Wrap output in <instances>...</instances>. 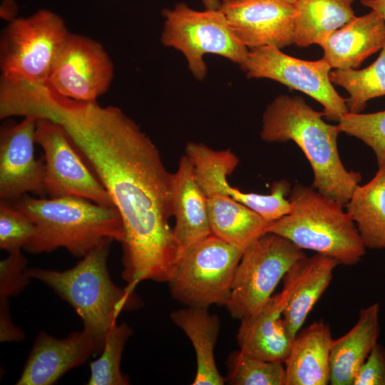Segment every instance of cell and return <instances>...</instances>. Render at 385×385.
<instances>
[{
	"mask_svg": "<svg viewBox=\"0 0 385 385\" xmlns=\"http://www.w3.org/2000/svg\"><path fill=\"white\" fill-rule=\"evenodd\" d=\"M329 325L316 322L294 337L284 364L285 385L329 384L333 342Z\"/></svg>",
	"mask_w": 385,
	"mask_h": 385,
	"instance_id": "d6986e66",
	"label": "cell"
},
{
	"mask_svg": "<svg viewBox=\"0 0 385 385\" xmlns=\"http://www.w3.org/2000/svg\"><path fill=\"white\" fill-rule=\"evenodd\" d=\"M306 256L289 240L266 232L243 252L234 277L226 307L242 319L257 314L272 296L291 267Z\"/></svg>",
	"mask_w": 385,
	"mask_h": 385,
	"instance_id": "9c48e42d",
	"label": "cell"
},
{
	"mask_svg": "<svg viewBox=\"0 0 385 385\" xmlns=\"http://www.w3.org/2000/svg\"><path fill=\"white\" fill-rule=\"evenodd\" d=\"M207 200L212 235L233 247L245 252L267 232L270 223L231 197L213 193Z\"/></svg>",
	"mask_w": 385,
	"mask_h": 385,
	"instance_id": "603a6c76",
	"label": "cell"
},
{
	"mask_svg": "<svg viewBox=\"0 0 385 385\" xmlns=\"http://www.w3.org/2000/svg\"><path fill=\"white\" fill-rule=\"evenodd\" d=\"M361 3L377 11L385 21V0H361Z\"/></svg>",
	"mask_w": 385,
	"mask_h": 385,
	"instance_id": "d6a6232c",
	"label": "cell"
},
{
	"mask_svg": "<svg viewBox=\"0 0 385 385\" xmlns=\"http://www.w3.org/2000/svg\"><path fill=\"white\" fill-rule=\"evenodd\" d=\"M299 96L280 95L262 115L260 137L268 143H295L308 160L314 175L312 187L343 205L361 180L359 172L348 170L340 158L338 125L327 123Z\"/></svg>",
	"mask_w": 385,
	"mask_h": 385,
	"instance_id": "7a4b0ae2",
	"label": "cell"
},
{
	"mask_svg": "<svg viewBox=\"0 0 385 385\" xmlns=\"http://www.w3.org/2000/svg\"><path fill=\"white\" fill-rule=\"evenodd\" d=\"M353 385H385V347L376 344L359 369Z\"/></svg>",
	"mask_w": 385,
	"mask_h": 385,
	"instance_id": "1f68e13d",
	"label": "cell"
},
{
	"mask_svg": "<svg viewBox=\"0 0 385 385\" xmlns=\"http://www.w3.org/2000/svg\"><path fill=\"white\" fill-rule=\"evenodd\" d=\"M220 9L248 49L294 43V6L282 0H229Z\"/></svg>",
	"mask_w": 385,
	"mask_h": 385,
	"instance_id": "5bb4252c",
	"label": "cell"
},
{
	"mask_svg": "<svg viewBox=\"0 0 385 385\" xmlns=\"http://www.w3.org/2000/svg\"><path fill=\"white\" fill-rule=\"evenodd\" d=\"M355 0H297L294 6V43L319 45L356 16Z\"/></svg>",
	"mask_w": 385,
	"mask_h": 385,
	"instance_id": "cb8c5ba5",
	"label": "cell"
},
{
	"mask_svg": "<svg viewBox=\"0 0 385 385\" xmlns=\"http://www.w3.org/2000/svg\"><path fill=\"white\" fill-rule=\"evenodd\" d=\"M37 120L26 115L19 123L1 128V201L15 203L27 192L46 195L44 160L34 155Z\"/></svg>",
	"mask_w": 385,
	"mask_h": 385,
	"instance_id": "4fadbf2b",
	"label": "cell"
},
{
	"mask_svg": "<svg viewBox=\"0 0 385 385\" xmlns=\"http://www.w3.org/2000/svg\"><path fill=\"white\" fill-rule=\"evenodd\" d=\"M243 252L213 235L183 249L168 282L173 297L187 307L226 305Z\"/></svg>",
	"mask_w": 385,
	"mask_h": 385,
	"instance_id": "52a82bcc",
	"label": "cell"
},
{
	"mask_svg": "<svg viewBox=\"0 0 385 385\" xmlns=\"http://www.w3.org/2000/svg\"><path fill=\"white\" fill-rule=\"evenodd\" d=\"M33 221L11 203L0 202V248L8 252L21 250L34 237Z\"/></svg>",
	"mask_w": 385,
	"mask_h": 385,
	"instance_id": "4dcf8cb0",
	"label": "cell"
},
{
	"mask_svg": "<svg viewBox=\"0 0 385 385\" xmlns=\"http://www.w3.org/2000/svg\"><path fill=\"white\" fill-rule=\"evenodd\" d=\"M339 264L334 259L316 254L296 262L297 280L282 318L289 337L294 340L309 313L329 287L333 272Z\"/></svg>",
	"mask_w": 385,
	"mask_h": 385,
	"instance_id": "44dd1931",
	"label": "cell"
},
{
	"mask_svg": "<svg viewBox=\"0 0 385 385\" xmlns=\"http://www.w3.org/2000/svg\"><path fill=\"white\" fill-rule=\"evenodd\" d=\"M379 304L360 309L354 326L333 340L329 357L331 385H353L355 376L372 349L380 332Z\"/></svg>",
	"mask_w": 385,
	"mask_h": 385,
	"instance_id": "ffe728a7",
	"label": "cell"
},
{
	"mask_svg": "<svg viewBox=\"0 0 385 385\" xmlns=\"http://www.w3.org/2000/svg\"><path fill=\"white\" fill-rule=\"evenodd\" d=\"M113 75V61L100 43L71 33L46 86L61 97L95 102L108 90Z\"/></svg>",
	"mask_w": 385,
	"mask_h": 385,
	"instance_id": "7c38bea8",
	"label": "cell"
},
{
	"mask_svg": "<svg viewBox=\"0 0 385 385\" xmlns=\"http://www.w3.org/2000/svg\"><path fill=\"white\" fill-rule=\"evenodd\" d=\"M111 242L96 247L65 271L32 268L26 272L72 306L83 322V329L103 342L122 311L139 308L142 304L135 292L111 280L107 265Z\"/></svg>",
	"mask_w": 385,
	"mask_h": 385,
	"instance_id": "277c9868",
	"label": "cell"
},
{
	"mask_svg": "<svg viewBox=\"0 0 385 385\" xmlns=\"http://www.w3.org/2000/svg\"><path fill=\"white\" fill-rule=\"evenodd\" d=\"M163 16L162 44L181 52L197 80L206 76L207 54L218 55L239 66L247 56L249 49L235 36L220 8L197 11L178 3L164 10Z\"/></svg>",
	"mask_w": 385,
	"mask_h": 385,
	"instance_id": "ba28073f",
	"label": "cell"
},
{
	"mask_svg": "<svg viewBox=\"0 0 385 385\" xmlns=\"http://www.w3.org/2000/svg\"><path fill=\"white\" fill-rule=\"evenodd\" d=\"M0 262V342H21L24 332L12 322L9 299L24 290L31 279L27 274V261L21 250L8 252Z\"/></svg>",
	"mask_w": 385,
	"mask_h": 385,
	"instance_id": "4316f807",
	"label": "cell"
},
{
	"mask_svg": "<svg viewBox=\"0 0 385 385\" xmlns=\"http://www.w3.org/2000/svg\"><path fill=\"white\" fill-rule=\"evenodd\" d=\"M34 223V237L24 247L31 253L59 247L83 257L106 242L123 238V225L115 206L74 196L35 198L24 195L14 204Z\"/></svg>",
	"mask_w": 385,
	"mask_h": 385,
	"instance_id": "3957f363",
	"label": "cell"
},
{
	"mask_svg": "<svg viewBox=\"0 0 385 385\" xmlns=\"http://www.w3.org/2000/svg\"><path fill=\"white\" fill-rule=\"evenodd\" d=\"M51 119L65 129L121 217L122 277L135 291L144 280L168 282L180 252L169 220L173 173L150 138L114 106L64 99Z\"/></svg>",
	"mask_w": 385,
	"mask_h": 385,
	"instance_id": "6da1fadb",
	"label": "cell"
},
{
	"mask_svg": "<svg viewBox=\"0 0 385 385\" xmlns=\"http://www.w3.org/2000/svg\"><path fill=\"white\" fill-rule=\"evenodd\" d=\"M105 342L82 329L56 339L44 332L36 336L17 385H51L70 369L101 352Z\"/></svg>",
	"mask_w": 385,
	"mask_h": 385,
	"instance_id": "2e32d148",
	"label": "cell"
},
{
	"mask_svg": "<svg viewBox=\"0 0 385 385\" xmlns=\"http://www.w3.org/2000/svg\"><path fill=\"white\" fill-rule=\"evenodd\" d=\"M341 133L354 136L372 149L378 167L385 165V111L344 114L337 123Z\"/></svg>",
	"mask_w": 385,
	"mask_h": 385,
	"instance_id": "f546056e",
	"label": "cell"
},
{
	"mask_svg": "<svg viewBox=\"0 0 385 385\" xmlns=\"http://www.w3.org/2000/svg\"><path fill=\"white\" fill-rule=\"evenodd\" d=\"M296 262L284 276L282 291L272 296L257 314L240 320L237 334L240 351L265 361L285 362L293 339L282 316L296 287Z\"/></svg>",
	"mask_w": 385,
	"mask_h": 385,
	"instance_id": "9a60e30c",
	"label": "cell"
},
{
	"mask_svg": "<svg viewBox=\"0 0 385 385\" xmlns=\"http://www.w3.org/2000/svg\"><path fill=\"white\" fill-rule=\"evenodd\" d=\"M202 2L206 9H217L222 4L220 0H202Z\"/></svg>",
	"mask_w": 385,
	"mask_h": 385,
	"instance_id": "836d02e7",
	"label": "cell"
},
{
	"mask_svg": "<svg viewBox=\"0 0 385 385\" xmlns=\"http://www.w3.org/2000/svg\"><path fill=\"white\" fill-rule=\"evenodd\" d=\"M225 381L232 385H285L284 364L267 361L240 351L230 354L226 361Z\"/></svg>",
	"mask_w": 385,
	"mask_h": 385,
	"instance_id": "f1b7e54d",
	"label": "cell"
},
{
	"mask_svg": "<svg viewBox=\"0 0 385 385\" xmlns=\"http://www.w3.org/2000/svg\"><path fill=\"white\" fill-rule=\"evenodd\" d=\"M288 199L290 213L271 222L267 232L285 237L302 250L332 257L339 265L361 261L366 247L344 205L300 183L291 189Z\"/></svg>",
	"mask_w": 385,
	"mask_h": 385,
	"instance_id": "5b68a950",
	"label": "cell"
},
{
	"mask_svg": "<svg viewBox=\"0 0 385 385\" xmlns=\"http://www.w3.org/2000/svg\"><path fill=\"white\" fill-rule=\"evenodd\" d=\"M70 34L63 20L47 9L10 21L0 38L4 81L13 86L46 85Z\"/></svg>",
	"mask_w": 385,
	"mask_h": 385,
	"instance_id": "8992f818",
	"label": "cell"
},
{
	"mask_svg": "<svg viewBox=\"0 0 385 385\" xmlns=\"http://www.w3.org/2000/svg\"><path fill=\"white\" fill-rule=\"evenodd\" d=\"M170 319L187 334L195 349L197 371L192 384H224L214 356L220 329L218 317L209 313L207 309L188 307L173 312Z\"/></svg>",
	"mask_w": 385,
	"mask_h": 385,
	"instance_id": "7402d4cb",
	"label": "cell"
},
{
	"mask_svg": "<svg viewBox=\"0 0 385 385\" xmlns=\"http://www.w3.org/2000/svg\"><path fill=\"white\" fill-rule=\"evenodd\" d=\"M332 83L344 88L349 112L361 113L368 101L385 96V42L377 59L368 67L331 71Z\"/></svg>",
	"mask_w": 385,
	"mask_h": 385,
	"instance_id": "484cf974",
	"label": "cell"
},
{
	"mask_svg": "<svg viewBox=\"0 0 385 385\" xmlns=\"http://www.w3.org/2000/svg\"><path fill=\"white\" fill-rule=\"evenodd\" d=\"M35 140L43 152L44 183L50 197L74 196L114 206L108 191L78 153L63 127L38 118Z\"/></svg>",
	"mask_w": 385,
	"mask_h": 385,
	"instance_id": "8fae6325",
	"label": "cell"
},
{
	"mask_svg": "<svg viewBox=\"0 0 385 385\" xmlns=\"http://www.w3.org/2000/svg\"><path fill=\"white\" fill-rule=\"evenodd\" d=\"M226 1H229V0H222V2ZM282 1H284L285 2L289 3L292 4H294L297 0H282Z\"/></svg>",
	"mask_w": 385,
	"mask_h": 385,
	"instance_id": "e575fe53",
	"label": "cell"
},
{
	"mask_svg": "<svg viewBox=\"0 0 385 385\" xmlns=\"http://www.w3.org/2000/svg\"><path fill=\"white\" fill-rule=\"evenodd\" d=\"M385 42V21L371 10L333 32L319 44L332 68L356 69L373 53L381 50Z\"/></svg>",
	"mask_w": 385,
	"mask_h": 385,
	"instance_id": "ac0fdd59",
	"label": "cell"
},
{
	"mask_svg": "<svg viewBox=\"0 0 385 385\" xmlns=\"http://www.w3.org/2000/svg\"><path fill=\"white\" fill-rule=\"evenodd\" d=\"M366 248L385 249V165L359 185L344 205Z\"/></svg>",
	"mask_w": 385,
	"mask_h": 385,
	"instance_id": "d4e9b609",
	"label": "cell"
},
{
	"mask_svg": "<svg viewBox=\"0 0 385 385\" xmlns=\"http://www.w3.org/2000/svg\"><path fill=\"white\" fill-rule=\"evenodd\" d=\"M174 235L180 251L212 235L207 196L186 155L179 161L171 181Z\"/></svg>",
	"mask_w": 385,
	"mask_h": 385,
	"instance_id": "e0dca14e",
	"label": "cell"
},
{
	"mask_svg": "<svg viewBox=\"0 0 385 385\" xmlns=\"http://www.w3.org/2000/svg\"><path fill=\"white\" fill-rule=\"evenodd\" d=\"M248 78H268L299 91L323 106L324 116L339 121L349 112L346 99L335 90L324 58L306 61L283 53L275 46L249 49L240 66Z\"/></svg>",
	"mask_w": 385,
	"mask_h": 385,
	"instance_id": "30bf717a",
	"label": "cell"
},
{
	"mask_svg": "<svg viewBox=\"0 0 385 385\" xmlns=\"http://www.w3.org/2000/svg\"><path fill=\"white\" fill-rule=\"evenodd\" d=\"M126 324L117 323L108 332L98 359L90 363L88 385H126L129 381L120 371L125 342L132 334Z\"/></svg>",
	"mask_w": 385,
	"mask_h": 385,
	"instance_id": "83f0119b",
	"label": "cell"
}]
</instances>
